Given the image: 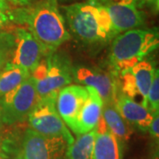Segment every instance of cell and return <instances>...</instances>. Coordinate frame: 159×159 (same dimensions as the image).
Segmentation results:
<instances>
[{"instance_id":"30","label":"cell","mask_w":159,"mask_h":159,"mask_svg":"<svg viewBox=\"0 0 159 159\" xmlns=\"http://www.w3.org/2000/svg\"><path fill=\"white\" fill-rule=\"evenodd\" d=\"M1 143H2V141H1V137H0V146H1Z\"/></svg>"},{"instance_id":"13","label":"cell","mask_w":159,"mask_h":159,"mask_svg":"<svg viewBox=\"0 0 159 159\" xmlns=\"http://www.w3.org/2000/svg\"><path fill=\"white\" fill-rule=\"evenodd\" d=\"M114 103L123 119L131 125L135 126L142 132L148 131L156 113H152L142 103L137 102L123 93L117 95Z\"/></svg>"},{"instance_id":"26","label":"cell","mask_w":159,"mask_h":159,"mask_svg":"<svg viewBox=\"0 0 159 159\" xmlns=\"http://www.w3.org/2000/svg\"><path fill=\"white\" fill-rule=\"evenodd\" d=\"M0 11H9V4L6 2V0H0Z\"/></svg>"},{"instance_id":"6","label":"cell","mask_w":159,"mask_h":159,"mask_svg":"<svg viewBox=\"0 0 159 159\" xmlns=\"http://www.w3.org/2000/svg\"><path fill=\"white\" fill-rule=\"evenodd\" d=\"M28 119L31 129L40 134L63 137L69 145L74 142L71 132L57 112L55 100H38L29 113Z\"/></svg>"},{"instance_id":"14","label":"cell","mask_w":159,"mask_h":159,"mask_svg":"<svg viewBox=\"0 0 159 159\" xmlns=\"http://www.w3.org/2000/svg\"><path fill=\"white\" fill-rule=\"evenodd\" d=\"M87 88L89 90V97L80 111L74 125L71 128V130L77 135L86 134L96 128L102 116L103 105L102 98L93 88Z\"/></svg>"},{"instance_id":"3","label":"cell","mask_w":159,"mask_h":159,"mask_svg":"<svg viewBox=\"0 0 159 159\" xmlns=\"http://www.w3.org/2000/svg\"><path fill=\"white\" fill-rule=\"evenodd\" d=\"M159 45L157 29H134L113 38L110 51V63L113 74L120 75L132 68Z\"/></svg>"},{"instance_id":"17","label":"cell","mask_w":159,"mask_h":159,"mask_svg":"<svg viewBox=\"0 0 159 159\" xmlns=\"http://www.w3.org/2000/svg\"><path fill=\"white\" fill-rule=\"evenodd\" d=\"M96 140V128L77 135L66 148V159H93Z\"/></svg>"},{"instance_id":"23","label":"cell","mask_w":159,"mask_h":159,"mask_svg":"<svg viewBox=\"0 0 159 159\" xmlns=\"http://www.w3.org/2000/svg\"><path fill=\"white\" fill-rule=\"evenodd\" d=\"M10 56H11V54H9V53L0 51V71L6 66L7 63L9 62Z\"/></svg>"},{"instance_id":"15","label":"cell","mask_w":159,"mask_h":159,"mask_svg":"<svg viewBox=\"0 0 159 159\" xmlns=\"http://www.w3.org/2000/svg\"><path fill=\"white\" fill-rule=\"evenodd\" d=\"M93 159H122V142L109 130L102 116L96 126Z\"/></svg>"},{"instance_id":"21","label":"cell","mask_w":159,"mask_h":159,"mask_svg":"<svg viewBox=\"0 0 159 159\" xmlns=\"http://www.w3.org/2000/svg\"><path fill=\"white\" fill-rule=\"evenodd\" d=\"M159 113H156L154 115V118L148 126V131L150 136L153 137L154 139L158 142L159 138Z\"/></svg>"},{"instance_id":"7","label":"cell","mask_w":159,"mask_h":159,"mask_svg":"<svg viewBox=\"0 0 159 159\" xmlns=\"http://www.w3.org/2000/svg\"><path fill=\"white\" fill-rule=\"evenodd\" d=\"M68 142L60 136H46L27 129L21 142V159H62Z\"/></svg>"},{"instance_id":"28","label":"cell","mask_w":159,"mask_h":159,"mask_svg":"<svg viewBox=\"0 0 159 159\" xmlns=\"http://www.w3.org/2000/svg\"><path fill=\"white\" fill-rule=\"evenodd\" d=\"M11 159H21V158H20V155H17L15 157H12V158Z\"/></svg>"},{"instance_id":"24","label":"cell","mask_w":159,"mask_h":159,"mask_svg":"<svg viewBox=\"0 0 159 159\" xmlns=\"http://www.w3.org/2000/svg\"><path fill=\"white\" fill-rule=\"evenodd\" d=\"M6 2L14 6H20V7H23V6H28L30 4H32L33 0H6Z\"/></svg>"},{"instance_id":"19","label":"cell","mask_w":159,"mask_h":159,"mask_svg":"<svg viewBox=\"0 0 159 159\" xmlns=\"http://www.w3.org/2000/svg\"><path fill=\"white\" fill-rule=\"evenodd\" d=\"M148 108L152 113H158L159 111V72L156 69L153 80L148 94Z\"/></svg>"},{"instance_id":"4","label":"cell","mask_w":159,"mask_h":159,"mask_svg":"<svg viewBox=\"0 0 159 159\" xmlns=\"http://www.w3.org/2000/svg\"><path fill=\"white\" fill-rule=\"evenodd\" d=\"M38 100H57L58 92L74 80L73 68L68 57L56 51L46 55L31 74Z\"/></svg>"},{"instance_id":"16","label":"cell","mask_w":159,"mask_h":159,"mask_svg":"<svg viewBox=\"0 0 159 159\" xmlns=\"http://www.w3.org/2000/svg\"><path fill=\"white\" fill-rule=\"evenodd\" d=\"M102 117L109 130L121 142H127L133 134L132 125L123 119L114 102H105L102 105Z\"/></svg>"},{"instance_id":"25","label":"cell","mask_w":159,"mask_h":159,"mask_svg":"<svg viewBox=\"0 0 159 159\" xmlns=\"http://www.w3.org/2000/svg\"><path fill=\"white\" fill-rule=\"evenodd\" d=\"M158 1L159 0H134L136 6L139 7V4H143V3H148L149 5H153L157 9L158 8Z\"/></svg>"},{"instance_id":"8","label":"cell","mask_w":159,"mask_h":159,"mask_svg":"<svg viewBox=\"0 0 159 159\" xmlns=\"http://www.w3.org/2000/svg\"><path fill=\"white\" fill-rule=\"evenodd\" d=\"M15 46L9 64L26 70L31 74L37 67L43 56L47 55L42 46L28 29L18 28L15 30Z\"/></svg>"},{"instance_id":"5","label":"cell","mask_w":159,"mask_h":159,"mask_svg":"<svg viewBox=\"0 0 159 159\" xmlns=\"http://www.w3.org/2000/svg\"><path fill=\"white\" fill-rule=\"evenodd\" d=\"M38 101L34 82L31 75L13 90L0 98L2 122L7 125L22 122Z\"/></svg>"},{"instance_id":"10","label":"cell","mask_w":159,"mask_h":159,"mask_svg":"<svg viewBox=\"0 0 159 159\" xmlns=\"http://www.w3.org/2000/svg\"><path fill=\"white\" fill-rule=\"evenodd\" d=\"M73 74L74 79L79 83L93 88L97 91L103 103L115 102L118 95V88L114 74L85 66L73 69Z\"/></svg>"},{"instance_id":"27","label":"cell","mask_w":159,"mask_h":159,"mask_svg":"<svg viewBox=\"0 0 159 159\" xmlns=\"http://www.w3.org/2000/svg\"><path fill=\"white\" fill-rule=\"evenodd\" d=\"M8 157H9V155L0 146V159H8Z\"/></svg>"},{"instance_id":"18","label":"cell","mask_w":159,"mask_h":159,"mask_svg":"<svg viewBox=\"0 0 159 159\" xmlns=\"http://www.w3.org/2000/svg\"><path fill=\"white\" fill-rule=\"evenodd\" d=\"M30 75L26 70L7 63L0 71V97L16 89Z\"/></svg>"},{"instance_id":"12","label":"cell","mask_w":159,"mask_h":159,"mask_svg":"<svg viewBox=\"0 0 159 159\" xmlns=\"http://www.w3.org/2000/svg\"><path fill=\"white\" fill-rule=\"evenodd\" d=\"M107 8L115 35L142 27L145 23L142 12L134 4L119 2H102Z\"/></svg>"},{"instance_id":"22","label":"cell","mask_w":159,"mask_h":159,"mask_svg":"<svg viewBox=\"0 0 159 159\" xmlns=\"http://www.w3.org/2000/svg\"><path fill=\"white\" fill-rule=\"evenodd\" d=\"M11 20L7 11H0V29L6 28Z\"/></svg>"},{"instance_id":"9","label":"cell","mask_w":159,"mask_h":159,"mask_svg":"<svg viewBox=\"0 0 159 159\" xmlns=\"http://www.w3.org/2000/svg\"><path fill=\"white\" fill-rule=\"evenodd\" d=\"M155 73L156 68L152 63L147 59H142L132 68L120 74L123 79L121 93L131 98L140 95L142 97V105L148 108V90Z\"/></svg>"},{"instance_id":"2","label":"cell","mask_w":159,"mask_h":159,"mask_svg":"<svg viewBox=\"0 0 159 159\" xmlns=\"http://www.w3.org/2000/svg\"><path fill=\"white\" fill-rule=\"evenodd\" d=\"M71 32L87 44L106 43L113 39L111 20L103 3L89 0L63 7Z\"/></svg>"},{"instance_id":"1","label":"cell","mask_w":159,"mask_h":159,"mask_svg":"<svg viewBox=\"0 0 159 159\" xmlns=\"http://www.w3.org/2000/svg\"><path fill=\"white\" fill-rule=\"evenodd\" d=\"M57 1L40 0L35 4L7 11L11 21L28 27V30L44 48L47 54L56 51L59 46L70 39Z\"/></svg>"},{"instance_id":"20","label":"cell","mask_w":159,"mask_h":159,"mask_svg":"<svg viewBox=\"0 0 159 159\" xmlns=\"http://www.w3.org/2000/svg\"><path fill=\"white\" fill-rule=\"evenodd\" d=\"M15 46V34L7 31H0V51L11 55Z\"/></svg>"},{"instance_id":"29","label":"cell","mask_w":159,"mask_h":159,"mask_svg":"<svg viewBox=\"0 0 159 159\" xmlns=\"http://www.w3.org/2000/svg\"><path fill=\"white\" fill-rule=\"evenodd\" d=\"M2 125H3V122H2V119H1V112H0V128L2 127Z\"/></svg>"},{"instance_id":"11","label":"cell","mask_w":159,"mask_h":159,"mask_svg":"<svg viewBox=\"0 0 159 159\" xmlns=\"http://www.w3.org/2000/svg\"><path fill=\"white\" fill-rule=\"evenodd\" d=\"M88 97V88L82 85H67L58 92L56 108L65 124L70 128L73 127Z\"/></svg>"}]
</instances>
